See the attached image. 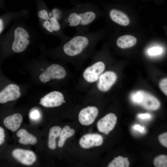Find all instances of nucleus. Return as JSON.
Returning a JSON list of instances; mask_svg holds the SVG:
<instances>
[{
  "mask_svg": "<svg viewBox=\"0 0 167 167\" xmlns=\"http://www.w3.org/2000/svg\"><path fill=\"white\" fill-rule=\"evenodd\" d=\"M21 95L19 86L14 84H10L0 91V103L4 104L15 100Z\"/></svg>",
  "mask_w": 167,
  "mask_h": 167,
  "instance_id": "6",
  "label": "nucleus"
},
{
  "mask_svg": "<svg viewBox=\"0 0 167 167\" xmlns=\"http://www.w3.org/2000/svg\"><path fill=\"white\" fill-rule=\"evenodd\" d=\"M5 134L3 129L0 127V145L3 144L4 141Z\"/></svg>",
  "mask_w": 167,
  "mask_h": 167,
  "instance_id": "28",
  "label": "nucleus"
},
{
  "mask_svg": "<svg viewBox=\"0 0 167 167\" xmlns=\"http://www.w3.org/2000/svg\"><path fill=\"white\" fill-rule=\"evenodd\" d=\"M75 133L74 130L66 126L62 130L59 135L58 145L59 147H62L66 139L73 135Z\"/></svg>",
  "mask_w": 167,
  "mask_h": 167,
  "instance_id": "19",
  "label": "nucleus"
},
{
  "mask_svg": "<svg viewBox=\"0 0 167 167\" xmlns=\"http://www.w3.org/2000/svg\"><path fill=\"white\" fill-rule=\"evenodd\" d=\"M117 120V117L114 114L108 113L98 121L97 129L100 132L108 134L114 128Z\"/></svg>",
  "mask_w": 167,
  "mask_h": 167,
  "instance_id": "10",
  "label": "nucleus"
},
{
  "mask_svg": "<svg viewBox=\"0 0 167 167\" xmlns=\"http://www.w3.org/2000/svg\"><path fill=\"white\" fill-rule=\"evenodd\" d=\"M136 41V39L134 36L125 35L119 37L117 41L116 44L119 48L125 49L133 46L135 45Z\"/></svg>",
  "mask_w": 167,
  "mask_h": 167,
  "instance_id": "17",
  "label": "nucleus"
},
{
  "mask_svg": "<svg viewBox=\"0 0 167 167\" xmlns=\"http://www.w3.org/2000/svg\"><path fill=\"white\" fill-rule=\"evenodd\" d=\"M29 116L30 119L34 121L38 120L41 118V114L39 111L36 109H32L30 112Z\"/></svg>",
  "mask_w": 167,
  "mask_h": 167,
  "instance_id": "24",
  "label": "nucleus"
},
{
  "mask_svg": "<svg viewBox=\"0 0 167 167\" xmlns=\"http://www.w3.org/2000/svg\"><path fill=\"white\" fill-rule=\"evenodd\" d=\"M36 14L38 21L48 20L51 15L50 11L44 5L38 8Z\"/></svg>",
  "mask_w": 167,
  "mask_h": 167,
  "instance_id": "20",
  "label": "nucleus"
},
{
  "mask_svg": "<svg viewBox=\"0 0 167 167\" xmlns=\"http://www.w3.org/2000/svg\"><path fill=\"white\" fill-rule=\"evenodd\" d=\"M12 154L19 161L25 165H32L36 160L35 153L29 150L16 149L13 151Z\"/></svg>",
  "mask_w": 167,
  "mask_h": 167,
  "instance_id": "11",
  "label": "nucleus"
},
{
  "mask_svg": "<svg viewBox=\"0 0 167 167\" xmlns=\"http://www.w3.org/2000/svg\"><path fill=\"white\" fill-rule=\"evenodd\" d=\"M98 113L97 108L95 106H88L84 108L79 113V121L83 125H90L94 122Z\"/></svg>",
  "mask_w": 167,
  "mask_h": 167,
  "instance_id": "9",
  "label": "nucleus"
},
{
  "mask_svg": "<svg viewBox=\"0 0 167 167\" xmlns=\"http://www.w3.org/2000/svg\"><path fill=\"white\" fill-rule=\"evenodd\" d=\"M65 69L60 65L53 64L48 67L39 75L40 81L42 83L47 82L51 79H61L66 76Z\"/></svg>",
  "mask_w": 167,
  "mask_h": 167,
  "instance_id": "5",
  "label": "nucleus"
},
{
  "mask_svg": "<svg viewBox=\"0 0 167 167\" xmlns=\"http://www.w3.org/2000/svg\"><path fill=\"white\" fill-rule=\"evenodd\" d=\"M62 129L58 126L51 127L49 131L48 140V146L51 149H54L56 147L55 139L59 136Z\"/></svg>",
  "mask_w": 167,
  "mask_h": 167,
  "instance_id": "18",
  "label": "nucleus"
},
{
  "mask_svg": "<svg viewBox=\"0 0 167 167\" xmlns=\"http://www.w3.org/2000/svg\"><path fill=\"white\" fill-rule=\"evenodd\" d=\"M129 162L127 157L119 156L114 159L109 164L108 167H128Z\"/></svg>",
  "mask_w": 167,
  "mask_h": 167,
  "instance_id": "21",
  "label": "nucleus"
},
{
  "mask_svg": "<svg viewBox=\"0 0 167 167\" xmlns=\"http://www.w3.org/2000/svg\"><path fill=\"white\" fill-rule=\"evenodd\" d=\"M162 52V48L159 47H153L148 50V54L151 55H156L160 54Z\"/></svg>",
  "mask_w": 167,
  "mask_h": 167,
  "instance_id": "26",
  "label": "nucleus"
},
{
  "mask_svg": "<svg viewBox=\"0 0 167 167\" xmlns=\"http://www.w3.org/2000/svg\"><path fill=\"white\" fill-rule=\"evenodd\" d=\"M109 16L111 20L121 25L126 26L129 24L130 20L127 16L117 9H111L109 11Z\"/></svg>",
  "mask_w": 167,
  "mask_h": 167,
  "instance_id": "15",
  "label": "nucleus"
},
{
  "mask_svg": "<svg viewBox=\"0 0 167 167\" xmlns=\"http://www.w3.org/2000/svg\"><path fill=\"white\" fill-rule=\"evenodd\" d=\"M102 137L96 134H88L84 135L79 140V144L82 148H88L93 146L101 145L103 143Z\"/></svg>",
  "mask_w": 167,
  "mask_h": 167,
  "instance_id": "13",
  "label": "nucleus"
},
{
  "mask_svg": "<svg viewBox=\"0 0 167 167\" xmlns=\"http://www.w3.org/2000/svg\"><path fill=\"white\" fill-rule=\"evenodd\" d=\"M16 135L20 138L19 140V142L22 144L33 145L37 142V139L35 137L23 129L19 130L16 133Z\"/></svg>",
  "mask_w": 167,
  "mask_h": 167,
  "instance_id": "16",
  "label": "nucleus"
},
{
  "mask_svg": "<svg viewBox=\"0 0 167 167\" xmlns=\"http://www.w3.org/2000/svg\"><path fill=\"white\" fill-rule=\"evenodd\" d=\"M98 33L88 32L85 33H75L62 42L61 49L66 56L75 57L82 54L94 44L99 38Z\"/></svg>",
  "mask_w": 167,
  "mask_h": 167,
  "instance_id": "3",
  "label": "nucleus"
},
{
  "mask_svg": "<svg viewBox=\"0 0 167 167\" xmlns=\"http://www.w3.org/2000/svg\"><path fill=\"white\" fill-rule=\"evenodd\" d=\"M64 11L65 9L55 7L53 8L50 11L51 16L61 23L64 16Z\"/></svg>",
  "mask_w": 167,
  "mask_h": 167,
  "instance_id": "22",
  "label": "nucleus"
},
{
  "mask_svg": "<svg viewBox=\"0 0 167 167\" xmlns=\"http://www.w3.org/2000/svg\"><path fill=\"white\" fill-rule=\"evenodd\" d=\"M65 102L63 94L59 92H51L42 98L40 104L46 107H54L61 105Z\"/></svg>",
  "mask_w": 167,
  "mask_h": 167,
  "instance_id": "8",
  "label": "nucleus"
},
{
  "mask_svg": "<svg viewBox=\"0 0 167 167\" xmlns=\"http://www.w3.org/2000/svg\"><path fill=\"white\" fill-rule=\"evenodd\" d=\"M131 101L149 110L157 109L160 106L159 100L155 96L143 91L133 93L131 96Z\"/></svg>",
  "mask_w": 167,
  "mask_h": 167,
  "instance_id": "4",
  "label": "nucleus"
},
{
  "mask_svg": "<svg viewBox=\"0 0 167 167\" xmlns=\"http://www.w3.org/2000/svg\"><path fill=\"white\" fill-rule=\"evenodd\" d=\"M96 8L91 2H77L71 8L65 9L64 16L61 23L64 29L74 28L76 33H85L98 16Z\"/></svg>",
  "mask_w": 167,
  "mask_h": 167,
  "instance_id": "2",
  "label": "nucleus"
},
{
  "mask_svg": "<svg viewBox=\"0 0 167 167\" xmlns=\"http://www.w3.org/2000/svg\"><path fill=\"white\" fill-rule=\"evenodd\" d=\"M138 117L142 119H148L151 118V116L149 113H141L138 114Z\"/></svg>",
  "mask_w": 167,
  "mask_h": 167,
  "instance_id": "29",
  "label": "nucleus"
},
{
  "mask_svg": "<svg viewBox=\"0 0 167 167\" xmlns=\"http://www.w3.org/2000/svg\"><path fill=\"white\" fill-rule=\"evenodd\" d=\"M22 120V115L19 113H16L6 117L3 122L7 128L12 131H15L20 126Z\"/></svg>",
  "mask_w": 167,
  "mask_h": 167,
  "instance_id": "14",
  "label": "nucleus"
},
{
  "mask_svg": "<svg viewBox=\"0 0 167 167\" xmlns=\"http://www.w3.org/2000/svg\"><path fill=\"white\" fill-rule=\"evenodd\" d=\"M154 165L156 167H167V156L165 155H159L154 159Z\"/></svg>",
  "mask_w": 167,
  "mask_h": 167,
  "instance_id": "23",
  "label": "nucleus"
},
{
  "mask_svg": "<svg viewBox=\"0 0 167 167\" xmlns=\"http://www.w3.org/2000/svg\"><path fill=\"white\" fill-rule=\"evenodd\" d=\"M133 128L140 132H143L144 130V128L143 127L141 126L139 124L134 125L133 127Z\"/></svg>",
  "mask_w": 167,
  "mask_h": 167,
  "instance_id": "30",
  "label": "nucleus"
},
{
  "mask_svg": "<svg viewBox=\"0 0 167 167\" xmlns=\"http://www.w3.org/2000/svg\"><path fill=\"white\" fill-rule=\"evenodd\" d=\"M159 87L162 92L167 95V79L165 78L162 79L159 83Z\"/></svg>",
  "mask_w": 167,
  "mask_h": 167,
  "instance_id": "25",
  "label": "nucleus"
},
{
  "mask_svg": "<svg viewBox=\"0 0 167 167\" xmlns=\"http://www.w3.org/2000/svg\"><path fill=\"white\" fill-rule=\"evenodd\" d=\"M26 19L14 20L7 32L0 38L1 43L8 46L14 53H21L32 44L39 42L41 36L33 27L28 25Z\"/></svg>",
  "mask_w": 167,
  "mask_h": 167,
  "instance_id": "1",
  "label": "nucleus"
},
{
  "mask_svg": "<svg viewBox=\"0 0 167 167\" xmlns=\"http://www.w3.org/2000/svg\"><path fill=\"white\" fill-rule=\"evenodd\" d=\"M105 65L101 61H98L87 68L84 71L83 76L88 82L92 83L96 81L105 69Z\"/></svg>",
  "mask_w": 167,
  "mask_h": 167,
  "instance_id": "7",
  "label": "nucleus"
},
{
  "mask_svg": "<svg viewBox=\"0 0 167 167\" xmlns=\"http://www.w3.org/2000/svg\"><path fill=\"white\" fill-rule=\"evenodd\" d=\"M117 79L116 74L112 71H107L100 76L97 86L98 89L102 92L109 90L114 84Z\"/></svg>",
  "mask_w": 167,
  "mask_h": 167,
  "instance_id": "12",
  "label": "nucleus"
},
{
  "mask_svg": "<svg viewBox=\"0 0 167 167\" xmlns=\"http://www.w3.org/2000/svg\"><path fill=\"white\" fill-rule=\"evenodd\" d=\"M159 140L163 146L167 147V133L165 132L160 135L158 137Z\"/></svg>",
  "mask_w": 167,
  "mask_h": 167,
  "instance_id": "27",
  "label": "nucleus"
}]
</instances>
